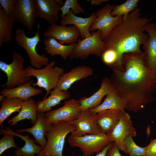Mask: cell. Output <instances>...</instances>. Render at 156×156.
<instances>
[{
    "label": "cell",
    "mask_w": 156,
    "mask_h": 156,
    "mask_svg": "<svg viewBox=\"0 0 156 156\" xmlns=\"http://www.w3.org/2000/svg\"><path fill=\"white\" fill-rule=\"evenodd\" d=\"M13 60L8 64L0 61V69L6 75L7 81L3 85L7 88H11L24 84L30 80L29 76L24 69L25 60L21 54L15 51L12 52Z\"/></svg>",
    "instance_id": "7"
},
{
    "label": "cell",
    "mask_w": 156,
    "mask_h": 156,
    "mask_svg": "<svg viewBox=\"0 0 156 156\" xmlns=\"http://www.w3.org/2000/svg\"><path fill=\"white\" fill-rule=\"evenodd\" d=\"M39 26L34 36L27 37L25 30L21 28L16 29L15 32V41L17 44L26 51L31 66L37 69H41L42 66L49 63V59L44 55H40L36 51V46L41 41L39 32Z\"/></svg>",
    "instance_id": "5"
},
{
    "label": "cell",
    "mask_w": 156,
    "mask_h": 156,
    "mask_svg": "<svg viewBox=\"0 0 156 156\" xmlns=\"http://www.w3.org/2000/svg\"><path fill=\"white\" fill-rule=\"evenodd\" d=\"M119 150L115 143L112 142L110 144L105 156H122L120 153Z\"/></svg>",
    "instance_id": "36"
},
{
    "label": "cell",
    "mask_w": 156,
    "mask_h": 156,
    "mask_svg": "<svg viewBox=\"0 0 156 156\" xmlns=\"http://www.w3.org/2000/svg\"><path fill=\"white\" fill-rule=\"evenodd\" d=\"M44 49L51 56L60 55L64 60H66L72 54L77 43L64 45L52 37H45L44 40Z\"/></svg>",
    "instance_id": "25"
},
{
    "label": "cell",
    "mask_w": 156,
    "mask_h": 156,
    "mask_svg": "<svg viewBox=\"0 0 156 156\" xmlns=\"http://www.w3.org/2000/svg\"><path fill=\"white\" fill-rule=\"evenodd\" d=\"M81 111L78 100L72 99L65 101L64 105L45 113L46 122L52 125L60 122L69 123L76 119Z\"/></svg>",
    "instance_id": "9"
},
{
    "label": "cell",
    "mask_w": 156,
    "mask_h": 156,
    "mask_svg": "<svg viewBox=\"0 0 156 156\" xmlns=\"http://www.w3.org/2000/svg\"><path fill=\"white\" fill-rule=\"evenodd\" d=\"M17 98H11L5 97L1 102L0 109V126L3 127L2 124L4 120L12 113L19 112L23 102Z\"/></svg>",
    "instance_id": "28"
},
{
    "label": "cell",
    "mask_w": 156,
    "mask_h": 156,
    "mask_svg": "<svg viewBox=\"0 0 156 156\" xmlns=\"http://www.w3.org/2000/svg\"><path fill=\"white\" fill-rule=\"evenodd\" d=\"M5 97V96H4L3 95H1V94L0 95V102H1V101H2L3 99Z\"/></svg>",
    "instance_id": "40"
},
{
    "label": "cell",
    "mask_w": 156,
    "mask_h": 156,
    "mask_svg": "<svg viewBox=\"0 0 156 156\" xmlns=\"http://www.w3.org/2000/svg\"><path fill=\"white\" fill-rule=\"evenodd\" d=\"M10 17L32 31L37 18L36 0H17L15 9Z\"/></svg>",
    "instance_id": "12"
},
{
    "label": "cell",
    "mask_w": 156,
    "mask_h": 156,
    "mask_svg": "<svg viewBox=\"0 0 156 156\" xmlns=\"http://www.w3.org/2000/svg\"><path fill=\"white\" fill-rule=\"evenodd\" d=\"M93 73L92 69L89 66H77L72 69L69 72L64 73L62 75L56 87L60 90L67 91L74 83L91 76Z\"/></svg>",
    "instance_id": "16"
},
{
    "label": "cell",
    "mask_w": 156,
    "mask_h": 156,
    "mask_svg": "<svg viewBox=\"0 0 156 156\" xmlns=\"http://www.w3.org/2000/svg\"><path fill=\"white\" fill-rule=\"evenodd\" d=\"M146 147V156H156V138L152 140Z\"/></svg>",
    "instance_id": "37"
},
{
    "label": "cell",
    "mask_w": 156,
    "mask_h": 156,
    "mask_svg": "<svg viewBox=\"0 0 156 156\" xmlns=\"http://www.w3.org/2000/svg\"><path fill=\"white\" fill-rule=\"evenodd\" d=\"M37 103L32 98L24 101L21 109L16 116L8 120L7 124L12 126L16 125L20 121L27 119L34 125L36 122L37 118Z\"/></svg>",
    "instance_id": "24"
},
{
    "label": "cell",
    "mask_w": 156,
    "mask_h": 156,
    "mask_svg": "<svg viewBox=\"0 0 156 156\" xmlns=\"http://www.w3.org/2000/svg\"><path fill=\"white\" fill-rule=\"evenodd\" d=\"M67 142L70 147L79 148L85 156L100 152L112 142L107 134L102 133L79 137L70 134L68 137Z\"/></svg>",
    "instance_id": "6"
},
{
    "label": "cell",
    "mask_w": 156,
    "mask_h": 156,
    "mask_svg": "<svg viewBox=\"0 0 156 156\" xmlns=\"http://www.w3.org/2000/svg\"><path fill=\"white\" fill-rule=\"evenodd\" d=\"M15 136L10 133H6L3 134V136L0 140V155L8 148H18L14 141Z\"/></svg>",
    "instance_id": "34"
},
{
    "label": "cell",
    "mask_w": 156,
    "mask_h": 156,
    "mask_svg": "<svg viewBox=\"0 0 156 156\" xmlns=\"http://www.w3.org/2000/svg\"><path fill=\"white\" fill-rule=\"evenodd\" d=\"M45 113L43 112H37V120L32 127L24 129H17L15 132L17 133L23 132L29 133L33 135L36 143L38 144L43 149L45 146L47 141L45 138V134L49 131L52 126L46 122Z\"/></svg>",
    "instance_id": "18"
},
{
    "label": "cell",
    "mask_w": 156,
    "mask_h": 156,
    "mask_svg": "<svg viewBox=\"0 0 156 156\" xmlns=\"http://www.w3.org/2000/svg\"><path fill=\"white\" fill-rule=\"evenodd\" d=\"M138 0H127L124 3L115 6L111 12L114 16H123L125 19L129 14L138 8Z\"/></svg>",
    "instance_id": "30"
},
{
    "label": "cell",
    "mask_w": 156,
    "mask_h": 156,
    "mask_svg": "<svg viewBox=\"0 0 156 156\" xmlns=\"http://www.w3.org/2000/svg\"><path fill=\"white\" fill-rule=\"evenodd\" d=\"M15 23L0 6V48L3 43H8L12 41L13 26Z\"/></svg>",
    "instance_id": "29"
},
{
    "label": "cell",
    "mask_w": 156,
    "mask_h": 156,
    "mask_svg": "<svg viewBox=\"0 0 156 156\" xmlns=\"http://www.w3.org/2000/svg\"><path fill=\"white\" fill-rule=\"evenodd\" d=\"M71 10L73 14L83 13L85 10L79 4L77 0H66L64 5L60 8L62 13L61 19H63L69 10Z\"/></svg>",
    "instance_id": "32"
},
{
    "label": "cell",
    "mask_w": 156,
    "mask_h": 156,
    "mask_svg": "<svg viewBox=\"0 0 156 156\" xmlns=\"http://www.w3.org/2000/svg\"><path fill=\"white\" fill-rule=\"evenodd\" d=\"M76 127L69 123L60 122L52 125L45 134L46 144L41 152L36 156H63L65 138Z\"/></svg>",
    "instance_id": "3"
},
{
    "label": "cell",
    "mask_w": 156,
    "mask_h": 156,
    "mask_svg": "<svg viewBox=\"0 0 156 156\" xmlns=\"http://www.w3.org/2000/svg\"><path fill=\"white\" fill-rule=\"evenodd\" d=\"M90 1V3L92 5H101L103 2H107L109 1L108 0H87Z\"/></svg>",
    "instance_id": "38"
},
{
    "label": "cell",
    "mask_w": 156,
    "mask_h": 156,
    "mask_svg": "<svg viewBox=\"0 0 156 156\" xmlns=\"http://www.w3.org/2000/svg\"><path fill=\"white\" fill-rule=\"evenodd\" d=\"M145 31L149 37L143 45L144 60L148 66L156 73V24L148 23Z\"/></svg>",
    "instance_id": "17"
},
{
    "label": "cell",
    "mask_w": 156,
    "mask_h": 156,
    "mask_svg": "<svg viewBox=\"0 0 156 156\" xmlns=\"http://www.w3.org/2000/svg\"><path fill=\"white\" fill-rule=\"evenodd\" d=\"M103 62L107 66L112 68L120 64L118 54L114 49H105L101 55Z\"/></svg>",
    "instance_id": "33"
},
{
    "label": "cell",
    "mask_w": 156,
    "mask_h": 156,
    "mask_svg": "<svg viewBox=\"0 0 156 156\" xmlns=\"http://www.w3.org/2000/svg\"><path fill=\"white\" fill-rule=\"evenodd\" d=\"M126 103L116 91L113 89L108 94L103 102L98 107L89 109L95 115L101 111L109 109H116L123 111L126 109Z\"/></svg>",
    "instance_id": "26"
},
{
    "label": "cell",
    "mask_w": 156,
    "mask_h": 156,
    "mask_svg": "<svg viewBox=\"0 0 156 156\" xmlns=\"http://www.w3.org/2000/svg\"><path fill=\"white\" fill-rule=\"evenodd\" d=\"M114 88L110 79L103 78L99 89L89 97H83L78 100L81 110L95 108L101 104L103 97L110 92Z\"/></svg>",
    "instance_id": "20"
},
{
    "label": "cell",
    "mask_w": 156,
    "mask_h": 156,
    "mask_svg": "<svg viewBox=\"0 0 156 156\" xmlns=\"http://www.w3.org/2000/svg\"><path fill=\"white\" fill-rule=\"evenodd\" d=\"M110 144L107 146L106 147H105L103 150H102L100 152L97 153V154L95 156H105L109 146ZM79 156H85L82 154L81 155H80Z\"/></svg>",
    "instance_id": "39"
},
{
    "label": "cell",
    "mask_w": 156,
    "mask_h": 156,
    "mask_svg": "<svg viewBox=\"0 0 156 156\" xmlns=\"http://www.w3.org/2000/svg\"><path fill=\"white\" fill-rule=\"evenodd\" d=\"M140 9L137 8L114 27L104 40L105 49H114L118 53L120 64L125 53H140V46L148 38L144 33L146 25L152 20L141 17Z\"/></svg>",
    "instance_id": "2"
},
{
    "label": "cell",
    "mask_w": 156,
    "mask_h": 156,
    "mask_svg": "<svg viewBox=\"0 0 156 156\" xmlns=\"http://www.w3.org/2000/svg\"><path fill=\"white\" fill-rule=\"evenodd\" d=\"M17 1V0H0V6L10 16L14 11Z\"/></svg>",
    "instance_id": "35"
},
{
    "label": "cell",
    "mask_w": 156,
    "mask_h": 156,
    "mask_svg": "<svg viewBox=\"0 0 156 156\" xmlns=\"http://www.w3.org/2000/svg\"><path fill=\"white\" fill-rule=\"evenodd\" d=\"M43 34L45 37H53L60 43L67 45L77 43L80 36L79 31L75 26L67 27L56 24L50 25Z\"/></svg>",
    "instance_id": "13"
},
{
    "label": "cell",
    "mask_w": 156,
    "mask_h": 156,
    "mask_svg": "<svg viewBox=\"0 0 156 156\" xmlns=\"http://www.w3.org/2000/svg\"><path fill=\"white\" fill-rule=\"evenodd\" d=\"M6 133L12 134L25 142V144L23 147L16 148L14 153L16 156H36L35 155H36L40 153L43 149L40 146L36 144L34 140L31 139L28 135H22L17 133L8 127L0 129V135H3Z\"/></svg>",
    "instance_id": "23"
},
{
    "label": "cell",
    "mask_w": 156,
    "mask_h": 156,
    "mask_svg": "<svg viewBox=\"0 0 156 156\" xmlns=\"http://www.w3.org/2000/svg\"><path fill=\"white\" fill-rule=\"evenodd\" d=\"M64 4L62 0H36L37 18L46 20L50 25L56 24Z\"/></svg>",
    "instance_id": "15"
},
{
    "label": "cell",
    "mask_w": 156,
    "mask_h": 156,
    "mask_svg": "<svg viewBox=\"0 0 156 156\" xmlns=\"http://www.w3.org/2000/svg\"><path fill=\"white\" fill-rule=\"evenodd\" d=\"M96 17L95 12H93L90 16L87 18L77 16L74 14L70 9L64 17L61 19L60 23L64 25H73L75 26L79 30L81 40H82L91 36L92 34L90 32V29Z\"/></svg>",
    "instance_id": "19"
},
{
    "label": "cell",
    "mask_w": 156,
    "mask_h": 156,
    "mask_svg": "<svg viewBox=\"0 0 156 156\" xmlns=\"http://www.w3.org/2000/svg\"><path fill=\"white\" fill-rule=\"evenodd\" d=\"M50 96L46 99L37 102V112H47L52 108L59 104L64 100L69 99L70 96L68 91L60 90L57 87L50 92Z\"/></svg>",
    "instance_id": "27"
},
{
    "label": "cell",
    "mask_w": 156,
    "mask_h": 156,
    "mask_svg": "<svg viewBox=\"0 0 156 156\" xmlns=\"http://www.w3.org/2000/svg\"><path fill=\"white\" fill-rule=\"evenodd\" d=\"M93 114L89 109L82 110L78 118L69 122L76 127L71 133L73 136L79 137L86 134H96L101 131L93 119Z\"/></svg>",
    "instance_id": "14"
},
{
    "label": "cell",
    "mask_w": 156,
    "mask_h": 156,
    "mask_svg": "<svg viewBox=\"0 0 156 156\" xmlns=\"http://www.w3.org/2000/svg\"><path fill=\"white\" fill-rule=\"evenodd\" d=\"M120 112L116 109L105 110L94 115L93 119L101 133L108 135L118 122Z\"/></svg>",
    "instance_id": "21"
},
{
    "label": "cell",
    "mask_w": 156,
    "mask_h": 156,
    "mask_svg": "<svg viewBox=\"0 0 156 156\" xmlns=\"http://www.w3.org/2000/svg\"><path fill=\"white\" fill-rule=\"evenodd\" d=\"M33 82V80L31 79L16 87L5 88L1 91V94L5 97L17 98L23 101H27L31 97L40 94L42 92L40 88H35L32 86Z\"/></svg>",
    "instance_id": "22"
},
{
    "label": "cell",
    "mask_w": 156,
    "mask_h": 156,
    "mask_svg": "<svg viewBox=\"0 0 156 156\" xmlns=\"http://www.w3.org/2000/svg\"><path fill=\"white\" fill-rule=\"evenodd\" d=\"M112 68L110 80L129 111L136 113L155 100L156 73L146 65L143 52L124 54L121 64Z\"/></svg>",
    "instance_id": "1"
},
{
    "label": "cell",
    "mask_w": 156,
    "mask_h": 156,
    "mask_svg": "<svg viewBox=\"0 0 156 156\" xmlns=\"http://www.w3.org/2000/svg\"><path fill=\"white\" fill-rule=\"evenodd\" d=\"M125 144L127 153L130 156H146V147H141L137 145L131 136L126 137Z\"/></svg>",
    "instance_id": "31"
},
{
    "label": "cell",
    "mask_w": 156,
    "mask_h": 156,
    "mask_svg": "<svg viewBox=\"0 0 156 156\" xmlns=\"http://www.w3.org/2000/svg\"><path fill=\"white\" fill-rule=\"evenodd\" d=\"M55 63V61H51L43 68L37 69L28 66L25 69L29 76H33L36 78L37 81L33 85L43 88L46 90V94L43 100L47 98L51 90L56 87L61 76L64 73L63 68L54 66Z\"/></svg>",
    "instance_id": "4"
},
{
    "label": "cell",
    "mask_w": 156,
    "mask_h": 156,
    "mask_svg": "<svg viewBox=\"0 0 156 156\" xmlns=\"http://www.w3.org/2000/svg\"><path fill=\"white\" fill-rule=\"evenodd\" d=\"M101 31H93L89 37L81 40L79 38L71 55L70 59L84 58L90 55L101 56L105 49V44L101 36Z\"/></svg>",
    "instance_id": "8"
},
{
    "label": "cell",
    "mask_w": 156,
    "mask_h": 156,
    "mask_svg": "<svg viewBox=\"0 0 156 156\" xmlns=\"http://www.w3.org/2000/svg\"><path fill=\"white\" fill-rule=\"evenodd\" d=\"M108 135L111 141L114 142L120 150L127 153L125 144L126 138L128 136L135 137L137 135L129 114L125 111H121L118 122Z\"/></svg>",
    "instance_id": "11"
},
{
    "label": "cell",
    "mask_w": 156,
    "mask_h": 156,
    "mask_svg": "<svg viewBox=\"0 0 156 156\" xmlns=\"http://www.w3.org/2000/svg\"><path fill=\"white\" fill-rule=\"evenodd\" d=\"M115 6L107 4L96 12V18L90 27V31H101V38L103 40L123 19V16H114L111 15V12Z\"/></svg>",
    "instance_id": "10"
}]
</instances>
